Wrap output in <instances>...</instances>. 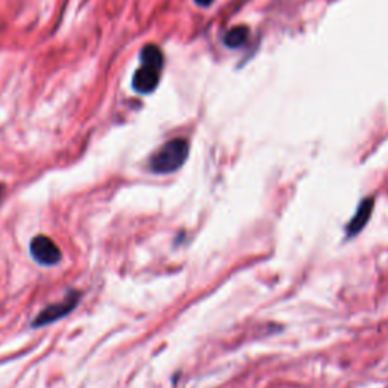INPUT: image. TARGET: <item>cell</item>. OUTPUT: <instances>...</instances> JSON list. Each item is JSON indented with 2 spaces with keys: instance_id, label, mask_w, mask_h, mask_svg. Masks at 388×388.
<instances>
[{
  "instance_id": "obj_1",
  "label": "cell",
  "mask_w": 388,
  "mask_h": 388,
  "mask_svg": "<svg viewBox=\"0 0 388 388\" xmlns=\"http://www.w3.org/2000/svg\"><path fill=\"white\" fill-rule=\"evenodd\" d=\"M190 154V144L185 139H173L162 144L149 161V167L156 174H169L179 170Z\"/></svg>"
},
{
  "instance_id": "obj_7",
  "label": "cell",
  "mask_w": 388,
  "mask_h": 388,
  "mask_svg": "<svg viewBox=\"0 0 388 388\" xmlns=\"http://www.w3.org/2000/svg\"><path fill=\"white\" fill-rule=\"evenodd\" d=\"M247 39H249V28L242 24V26L231 28L227 34H224L223 41L229 49H239L246 44Z\"/></svg>"
},
{
  "instance_id": "obj_5",
  "label": "cell",
  "mask_w": 388,
  "mask_h": 388,
  "mask_svg": "<svg viewBox=\"0 0 388 388\" xmlns=\"http://www.w3.org/2000/svg\"><path fill=\"white\" fill-rule=\"evenodd\" d=\"M374 207V199L373 197H366L362 202L359 204L355 216L352 217V220L349 222L347 224V237H354L358 232H361L362 229L366 228V224L369 222V219L372 217V211Z\"/></svg>"
},
{
  "instance_id": "obj_2",
  "label": "cell",
  "mask_w": 388,
  "mask_h": 388,
  "mask_svg": "<svg viewBox=\"0 0 388 388\" xmlns=\"http://www.w3.org/2000/svg\"><path fill=\"white\" fill-rule=\"evenodd\" d=\"M81 300V293L78 292H70L64 299L61 300V302L52 304L46 307L39 316H36L32 322L34 328H41L46 327V324L55 323L59 319H64L66 316H69L70 312L78 307Z\"/></svg>"
},
{
  "instance_id": "obj_8",
  "label": "cell",
  "mask_w": 388,
  "mask_h": 388,
  "mask_svg": "<svg viewBox=\"0 0 388 388\" xmlns=\"http://www.w3.org/2000/svg\"><path fill=\"white\" fill-rule=\"evenodd\" d=\"M194 2L199 5V6H209L214 0H194Z\"/></svg>"
},
{
  "instance_id": "obj_4",
  "label": "cell",
  "mask_w": 388,
  "mask_h": 388,
  "mask_svg": "<svg viewBox=\"0 0 388 388\" xmlns=\"http://www.w3.org/2000/svg\"><path fill=\"white\" fill-rule=\"evenodd\" d=\"M161 78V70L154 67L141 64V67L135 71L132 78V89L140 94H150L156 90Z\"/></svg>"
},
{
  "instance_id": "obj_9",
  "label": "cell",
  "mask_w": 388,
  "mask_h": 388,
  "mask_svg": "<svg viewBox=\"0 0 388 388\" xmlns=\"http://www.w3.org/2000/svg\"><path fill=\"white\" fill-rule=\"evenodd\" d=\"M2 190H4V186H2V185H0V194H2Z\"/></svg>"
},
{
  "instance_id": "obj_3",
  "label": "cell",
  "mask_w": 388,
  "mask_h": 388,
  "mask_svg": "<svg viewBox=\"0 0 388 388\" xmlns=\"http://www.w3.org/2000/svg\"><path fill=\"white\" fill-rule=\"evenodd\" d=\"M32 258L41 266H55L61 261V250L47 235H36L29 246Z\"/></svg>"
},
{
  "instance_id": "obj_6",
  "label": "cell",
  "mask_w": 388,
  "mask_h": 388,
  "mask_svg": "<svg viewBox=\"0 0 388 388\" xmlns=\"http://www.w3.org/2000/svg\"><path fill=\"white\" fill-rule=\"evenodd\" d=\"M140 61H141V64L154 66L159 70H162V67H164V55H162L161 49L155 44H147L143 47L140 54Z\"/></svg>"
}]
</instances>
